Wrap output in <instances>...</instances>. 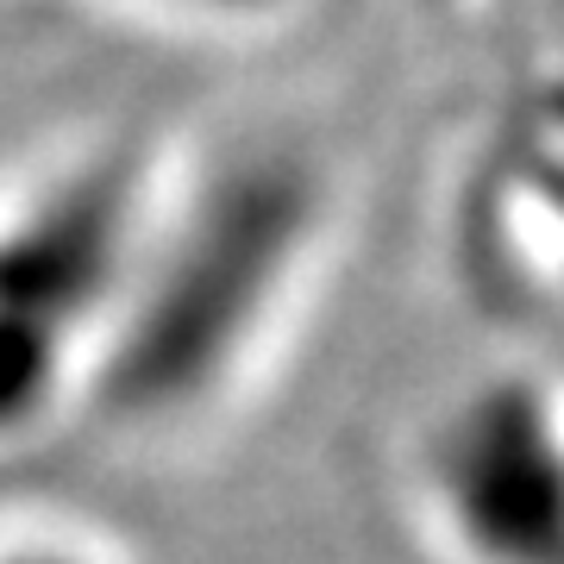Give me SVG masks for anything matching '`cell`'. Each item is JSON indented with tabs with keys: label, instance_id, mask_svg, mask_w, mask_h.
<instances>
[{
	"label": "cell",
	"instance_id": "1",
	"mask_svg": "<svg viewBox=\"0 0 564 564\" xmlns=\"http://www.w3.org/2000/svg\"><path fill=\"white\" fill-rule=\"evenodd\" d=\"M314 232V182L282 158L232 163L182 226L132 263L95 345V383L113 414L163 421L207 402L258 345Z\"/></svg>",
	"mask_w": 564,
	"mask_h": 564
},
{
	"label": "cell",
	"instance_id": "2",
	"mask_svg": "<svg viewBox=\"0 0 564 564\" xmlns=\"http://www.w3.org/2000/svg\"><path fill=\"white\" fill-rule=\"evenodd\" d=\"M132 263V195L113 170H82L0 226V433L57 402L76 358L101 345Z\"/></svg>",
	"mask_w": 564,
	"mask_h": 564
},
{
	"label": "cell",
	"instance_id": "3",
	"mask_svg": "<svg viewBox=\"0 0 564 564\" xmlns=\"http://www.w3.org/2000/svg\"><path fill=\"white\" fill-rule=\"evenodd\" d=\"M433 489L452 533L484 564L564 558V445L527 389H484L445 421Z\"/></svg>",
	"mask_w": 564,
	"mask_h": 564
},
{
	"label": "cell",
	"instance_id": "4",
	"mask_svg": "<svg viewBox=\"0 0 564 564\" xmlns=\"http://www.w3.org/2000/svg\"><path fill=\"white\" fill-rule=\"evenodd\" d=\"M0 564H107L101 552H88V545L76 540H7L0 545Z\"/></svg>",
	"mask_w": 564,
	"mask_h": 564
},
{
	"label": "cell",
	"instance_id": "5",
	"mask_svg": "<svg viewBox=\"0 0 564 564\" xmlns=\"http://www.w3.org/2000/svg\"><path fill=\"white\" fill-rule=\"evenodd\" d=\"M182 7H202V13H263L276 0H182Z\"/></svg>",
	"mask_w": 564,
	"mask_h": 564
}]
</instances>
